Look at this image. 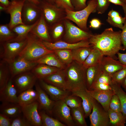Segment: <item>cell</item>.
Masks as SVG:
<instances>
[{
    "mask_svg": "<svg viewBox=\"0 0 126 126\" xmlns=\"http://www.w3.org/2000/svg\"><path fill=\"white\" fill-rule=\"evenodd\" d=\"M121 32L112 28H106L100 34L93 35L88 41L92 48L98 49L104 56L117 60L116 54L120 50H125L122 45Z\"/></svg>",
    "mask_w": 126,
    "mask_h": 126,
    "instance_id": "obj_1",
    "label": "cell"
},
{
    "mask_svg": "<svg viewBox=\"0 0 126 126\" xmlns=\"http://www.w3.org/2000/svg\"><path fill=\"white\" fill-rule=\"evenodd\" d=\"M86 69L82 64L73 61L64 69L67 90L71 93L87 89Z\"/></svg>",
    "mask_w": 126,
    "mask_h": 126,
    "instance_id": "obj_2",
    "label": "cell"
},
{
    "mask_svg": "<svg viewBox=\"0 0 126 126\" xmlns=\"http://www.w3.org/2000/svg\"><path fill=\"white\" fill-rule=\"evenodd\" d=\"M53 52V51L45 46L42 40L30 32L26 44L18 57L35 61L46 54Z\"/></svg>",
    "mask_w": 126,
    "mask_h": 126,
    "instance_id": "obj_3",
    "label": "cell"
},
{
    "mask_svg": "<svg viewBox=\"0 0 126 126\" xmlns=\"http://www.w3.org/2000/svg\"><path fill=\"white\" fill-rule=\"evenodd\" d=\"M97 3V0H90L88 2L87 6L81 10H65L64 19L73 21L82 29L88 32V29L87 26L88 19L91 13L96 10Z\"/></svg>",
    "mask_w": 126,
    "mask_h": 126,
    "instance_id": "obj_4",
    "label": "cell"
},
{
    "mask_svg": "<svg viewBox=\"0 0 126 126\" xmlns=\"http://www.w3.org/2000/svg\"><path fill=\"white\" fill-rule=\"evenodd\" d=\"M40 1L38 6L49 27L64 19V10L46 1Z\"/></svg>",
    "mask_w": 126,
    "mask_h": 126,
    "instance_id": "obj_5",
    "label": "cell"
},
{
    "mask_svg": "<svg viewBox=\"0 0 126 126\" xmlns=\"http://www.w3.org/2000/svg\"><path fill=\"white\" fill-rule=\"evenodd\" d=\"M63 21L65 28L64 41L75 43L82 41L88 40L93 35L76 26L69 20L64 19Z\"/></svg>",
    "mask_w": 126,
    "mask_h": 126,
    "instance_id": "obj_6",
    "label": "cell"
},
{
    "mask_svg": "<svg viewBox=\"0 0 126 126\" xmlns=\"http://www.w3.org/2000/svg\"><path fill=\"white\" fill-rule=\"evenodd\" d=\"M91 97L92 109L89 116L90 126H110L108 112L104 109L97 101Z\"/></svg>",
    "mask_w": 126,
    "mask_h": 126,
    "instance_id": "obj_7",
    "label": "cell"
},
{
    "mask_svg": "<svg viewBox=\"0 0 126 126\" xmlns=\"http://www.w3.org/2000/svg\"><path fill=\"white\" fill-rule=\"evenodd\" d=\"M27 41V38L21 41H8L0 43L4 50L1 59L8 63L15 59L25 46Z\"/></svg>",
    "mask_w": 126,
    "mask_h": 126,
    "instance_id": "obj_8",
    "label": "cell"
},
{
    "mask_svg": "<svg viewBox=\"0 0 126 126\" xmlns=\"http://www.w3.org/2000/svg\"><path fill=\"white\" fill-rule=\"evenodd\" d=\"M52 114H53L59 121L66 126H76L72 116L71 108L63 99L55 101Z\"/></svg>",
    "mask_w": 126,
    "mask_h": 126,
    "instance_id": "obj_9",
    "label": "cell"
},
{
    "mask_svg": "<svg viewBox=\"0 0 126 126\" xmlns=\"http://www.w3.org/2000/svg\"><path fill=\"white\" fill-rule=\"evenodd\" d=\"M18 93L20 94L28 89L32 88L38 79L31 71L23 73L12 78Z\"/></svg>",
    "mask_w": 126,
    "mask_h": 126,
    "instance_id": "obj_10",
    "label": "cell"
},
{
    "mask_svg": "<svg viewBox=\"0 0 126 126\" xmlns=\"http://www.w3.org/2000/svg\"><path fill=\"white\" fill-rule=\"evenodd\" d=\"M7 63L12 78L21 74L31 71L38 64L34 61L18 57Z\"/></svg>",
    "mask_w": 126,
    "mask_h": 126,
    "instance_id": "obj_11",
    "label": "cell"
},
{
    "mask_svg": "<svg viewBox=\"0 0 126 126\" xmlns=\"http://www.w3.org/2000/svg\"><path fill=\"white\" fill-rule=\"evenodd\" d=\"M25 0H15L11 1L10 5L6 8L5 11L10 16V20L8 24L12 29L16 26L24 24L22 18V12Z\"/></svg>",
    "mask_w": 126,
    "mask_h": 126,
    "instance_id": "obj_12",
    "label": "cell"
},
{
    "mask_svg": "<svg viewBox=\"0 0 126 126\" xmlns=\"http://www.w3.org/2000/svg\"><path fill=\"white\" fill-rule=\"evenodd\" d=\"M21 105L23 116L32 126H42L41 117L38 111L39 104L37 101L30 104Z\"/></svg>",
    "mask_w": 126,
    "mask_h": 126,
    "instance_id": "obj_13",
    "label": "cell"
},
{
    "mask_svg": "<svg viewBox=\"0 0 126 126\" xmlns=\"http://www.w3.org/2000/svg\"><path fill=\"white\" fill-rule=\"evenodd\" d=\"M41 13L38 5L25 1L22 12V21L25 24H33L39 18Z\"/></svg>",
    "mask_w": 126,
    "mask_h": 126,
    "instance_id": "obj_14",
    "label": "cell"
},
{
    "mask_svg": "<svg viewBox=\"0 0 126 126\" xmlns=\"http://www.w3.org/2000/svg\"><path fill=\"white\" fill-rule=\"evenodd\" d=\"M45 46L49 49L54 50L58 49L73 50L82 47L91 46L88 40L82 41L75 43H71L64 41L59 40L54 42L43 41Z\"/></svg>",
    "mask_w": 126,
    "mask_h": 126,
    "instance_id": "obj_15",
    "label": "cell"
},
{
    "mask_svg": "<svg viewBox=\"0 0 126 126\" xmlns=\"http://www.w3.org/2000/svg\"><path fill=\"white\" fill-rule=\"evenodd\" d=\"M86 91L91 97L97 101L104 109L108 112L109 109V105L111 98L115 94L112 90L103 91L86 89Z\"/></svg>",
    "mask_w": 126,
    "mask_h": 126,
    "instance_id": "obj_16",
    "label": "cell"
},
{
    "mask_svg": "<svg viewBox=\"0 0 126 126\" xmlns=\"http://www.w3.org/2000/svg\"><path fill=\"white\" fill-rule=\"evenodd\" d=\"M38 80L41 87L49 95L54 101H56L63 99L71 94V92L68 90H63L48 84L42 79Z\"/></svg>",
    "mask_w": 126,
    "mask_h": 126,
    "instance_id": "obj_17",
    "label": "cell"
},
{
    "mask_svg": "<svg viewBox=\"0 0 126 126\" xmlns=\"http://www.w3.org/2000/svg\"><path fill=\"white\" fill-rule=\"evenodd\" d=\"M38 94L37 101L39 104V108H41L47 113L52 114L55 101L50 99L45 91L36 82L35 85Z\"/></svg>",
    "mask_w": 126,
    "mask_h": 126,
    "instance_id": "obj_18",
    "label": "cell"
},
{
    "mask_svg": "<svg viewBox=\"0 0 126 126\" xmlns=\"http://www.w3.org/2000/svg\"><path fill=\"white\" fill-rule=\"evenodd\" d=\"M49 30L48 26L43 14L41 13L40 16L37 24L30 32L42 41L51 42L52 40Z\"/></svg>",
    "mask_w": 126,
    "mask_h": 126,
    "instance_id": "obj_19",
    "label": "cell"
},
{
    "mask_svg": "<svg viewBox=\"0 0 126 126\" xmlns=\"http://www.w3.org/2000/svg\"><path fill=\"white\" fill-rule=\"evenodd\" d=\"M100 66L102 71L112 77L114 74L125 65L110 57L104 56Z\"/></svg>",
    "mask_w": 126,
    "mask_h": 126,
    "instance_id": "obj_20",
    "label": "cell"
},
{
    "mask_svg": "<svg viewBox=\"0 0 126 126\" xmlns=\"http://www.w3.org/2000/svg\"><path fill=\"white\" fill-rule=\"evenodd\" d=\"M17 93L11 77L5 87L0 91V101L2 102L18 103Z\"/></svg>",
    "mask_w": 126,
    "mask_h": 126,
    "instance_id": "obj_21",
    "label": "cell"
},
{
    "mask_svg": "<svg viewBox=\"0 0 126 126\" xmlns=\"http://www.w3.org/2000/svg\"><path fill=\"white\" fill-rule=\"evenodd\" d=\"M41 79L48 84L63 90H67L66 79L64 70H61Z\"/></svg>",
    "mask_w": 126,
    "mask_h": 126,
    "instance_id": "obj_22",
    "label": "cell"
},
{
    "mask_svg": "<svg viewBox=\"0 0 126 126\" xmlns=\"http://www.w3.org/2000/svg\"><path fill=\"white\" fill-rule=\"evenodd\" d=\"M0 113L13 119L22 113L21 105L18 103L2 102L0 106Z\"/></svg>",
    "mask_w": 126,
    "mask_h": 126,
    "instance_id": "obj_23",
    "label": "cell"
},
{
    "mask_svg": "<svg viewBox=\"0 0 126 126\" xmlns=\"http://www.w3.org/2000/svg\"><path fill=\"white\" fill-rule=\"evenodd\" d=\"M62 70L43 64H38L31 71L38 79L44 78Z\"/></svg>",
    "mask_w": 126,
    "mask_h": 126,
    "instance_id": "obj_24",
    "label": "cell"
},
{
    "mask_svg": "<svg viewBox=\"0 0 126 126\" xmlns=\"http://www.w3.org/2000/svg\"><path fill=\"white\" fill-rule=\"evenodd\" d=\"M38 19L32 24H20L14 27L12 30L16 34V36L9 41H20L26 39L29 33L37 24Z\"/></svg>",
    "mask_w": 126,
    "mask_h": 126,
    "instance_id": "obj_25",
    "label": "cell"
},
{
    "mask_svg": "<svg viewBox=\"0 0 126 126\" xmlns=\"http://www.w3.org/2000/svg\"><path fill=\"white\" fill-rule=\"evenodd\" d=\"M38 64H43L64 70L66 66L53 52L46 54L35 61Z\"/></svg>",
    "mask_w": 126,
    "mask_h": 126,
    "instance_id": "obj_26",
    "label": "cell"
},
{
    "mask_svg": "<svg viewBox=\"0 0 126 126\" xmlns=\"http://www.w3.org/2000/svg\"><path fill=\"white\" fill-rule=\"evenodd\" d=\"M72 94L80 97L82 100V106L84 111L85 118L89 116L92 109V105L91 96L86 91H80L72 92Z\"/></svg>",
    "mask_w": 126,
    "mask_h": 126,
    "instance_id": "obj_27",
    "label": "cell"
},
{
    "mask_svg": "<svg viewBox=\"0 0 126 126\" xmlns=\"http://www.w3.org/2000/svg\"><path fill=\"white\" fill-rule=\"evenodd\" d=\"M104 56L97 49L93 48L83 64L85 69L101 63Z\"/></svg>",
    "mask_w": 126,
    "mask_h": 126,
    "instance_id": "obj_28",
    "label": "cell"
},
{
    "mask_svg": "<svg viewBox=\"0 0 126 126\" xmlns=\"http://www.w3.org/2000/svg\"><path fill=\"white\" fill-rule=\"evenodd\" d=\"M101 72L100 64L87 68L86 76L87 89L90 90Z\"/></svg>",
    "mask_w": 126,
    "mask_h": 126,
    "instance_id": "obj_29",
    "label": "cell"
},
{
    "mask_svg": "<svg viewBox=\"0 0 126 126\" xmlns=\"http://www.w3.org/2000/svg\"><path fill=\"white\" fill-rule=\"evenodd\" d=\"M38 94L36 90L32 88L25 90L18 96V103L20 105L31 103L37 101Z\"/></svg>",
    "mask_w": 126,
    "mask_h": 126,
    "instance_id": "obj_30",
    "label": "cell"
},
{
    "mask_svg": "<svg viewBox=\"0 0 126 126\" xmlns=\"http://www.w3.org/2000/svg\"><path fill=\"white\" fill-rule=\"evenodd\" d=\"M126 21L125 18L116 11L112 10L108 14L107 21L112 26L121 29Z\"/></svg>",
    "mask_w": 126,
    "mask_h": 126,
    "instance_id": "obj_31",
    "label": "cell"
},
{
    "mask_svg": "<svg viewBox=\"0 0 126 126\" xmlns=\"http://www.w3.org/2000/svg\"><path fill=\"white\" fill-rule=\"evenodd\" d=\"M11 77L7 63L1 60L0 62V91L5 87Z\"/></svg>",
    "mask_w": 126,
    "mask_h": 126,
    "instance_id": "obj_32",
    "label": "cell"
},
{
    "mask_svg": "<svg viewBox=\"0 0 126 126\" xmlns=\"http://www.w3.org/2000/svg\"><path fill=\"white\" fill-rule=\"evenodd\" d=\"M92 48L82 47L72 50L73 61L81 64H83L90 53Z\"/></svg>",
    "mask_w": 126,
    "mask_h": 126,
    "instance_id": "obj_33",
    "label": "cell"
},
{
    "mask_svg": "<svg viewBox=\"0 0 126 126\" xmlns=\"http://www.w3.org/2000/svg\"><path fill=\"white\" fill-rule=\"evenodd\" d=\"M108 113L110 126H125L126 118L121 112L114 111L109 109Z\"/></svg>",
    "mask_w": 126,
    "mask_h": 126,
    "instance_id": "obj_34",
    "label": "cell"
},
{
    "mask_svg": "<svg viewBox=\"0 0 126 126\" xmlns=\"http://www.w3.org/2000/svg\"><path fill=\"white\" fill-rule=\"evenodd\" d=\"M71 112L73 120L76 126H87L85 120V113L82 106L71 108Z\"/></svg>",
    "mask_w": 126,
    "mask_h": 126,
    "instance_id": "obj_35",
    "label": "cell"
},
{
    "mask_svg": "<svg viewBox=\"0 0 126 126\" xmlns=\"http://www.w3.org/2000/svg\"><path fill=\"white\" fill-rule=\"evenodd\" d=\"M50 29V35L52 40L56 41L61 38L65 31L63 20L49 27Z\"/></svg>",
    "mask_w": 126,
    "mask_h": 126,
    "instance_id": "obj_36",
    "label": "cell"
},
{
    "mask_svg": "<svg viewBox=\"0 0 126 126\" xmlns=\"http://www.w3.org/2000/svg\"><path fill=\"white\" fill-rule=\"evenodd\" d=\"M16 36V34L10 28L8 24L0 25V43L10 41Z\"/></svg>",
    "mask_w": 126,
    "mask_h": 126,
    "instance_id": "obj_37",
    "label": "cell"
},
{
    "mask_svg": "<svg viewBox=\"0 0 126 126\" xmlns=\"http://www.w3.org/2000/svg\"><path fill=\"white\" fill-rule=\"evenodd\" d=\"M111 86L115 94L120 100L122 107V112L126 118V92L119 85L112 84Z\"/></svg>",
    "mask_w": 126,
    "mask_h": 126,
    "instance_id": "obj_38",
    "label": "cell"
},
{
    "mask_svg": "<svg viewBox=\"0 0 126 126\" xmlns=\"http://www.w3.org/2000/svg\"><path fill=\"white\" fill-rule=\"evenodd\" d=\"M53 51L54 53L66 66L73 61L72 50L58 49Z\"/></svg>",
    "mask_w": 126,
    "mask_h": 126,
    "instance_id": "obj_39",
    "label": "cell"
},
{
    "mask_svg": "<svg viewBox=\"0 0 126 126\" xmlns=\"http://www.w3.org/2000/svg\"><path fill=\"white\" fill-rule=\"evenodd\" d=\"M39 112L41 119L42 126H66L58 120L49 116L44 110Z\"/></svg>",
    "mask_w": 126,
    "mask_h": 126,
    "instance_id": "obj_40",
    "label": "cell"
},
{
    "mask_svg": "<svg viewBox=\"0 0 126 126\" xmlns=\"http://www.w3.org/2000/svg\"><path fill=\"white\" fill-rule=\"evenodd\" d=\"M63 100L70 108H77L82 106L81 99L79 97L72 93Z\"/></svg>",
    "mask_w": 126,
    "mask_h": 126,
    "instance_id": "obj_41",
    "label": "cell"
},
{
    "mask_svg": "<svg viewBox=\"0 0 126 126\" xmlns=\"http://www.w3.org/2000/svg\"><path fill=\"white\" fill-rule=\"evenodd\" d=\"M126 77V66L114 74L112 77V84L121 86Z\"/></svg>",
    "mask_w": 126,
    "mask_h": 126,
    "instance_id": "obj_42",
    "label": "cell"
},
{
    "mask_svg": "<svg viewBox=\"0 0 126 126\" xmlns=\"http://www.w3.org/2000/svg\"><path fill=\"white\" fill-rule=\"evenodd\" d=\"M109 109L114 111L122 112L120 100L118 96L115 94L111 98L109 105Z\"/></svg>",
    "mask_w": 126,
    "mask_h": 126,
    "instance_id": "obj_43",
    "label": "cell"
},
{
    "mask_svg": "<svg viewBox=\"0 0 126 126\" xmlns=\"http://www.w3.org/2000/svg\"><path fill=\"white\" fill-rule=\"evenodd\" d=\"M32 125L24 117L21 115L12 119L10 126H31Z\"/></svg>",
    "mask_w": 126,
    "mask_h": 126,
    "instance_id": "obj_44",
    "label": "cell"
},
{
    "mask_svg": "<svg viewBox=\"0 0 126 126\" xmlns=\"http://www.w3.org/2000/svg\"><path fill=\"white\" fill-rule=\"evenodd\" d=\"M54 2L57 6L65 10H74L71 0H54Z\"/></svg>",
    "mask_w": 126,
    "mask_h": 126,
    "instance_id": "obj_45",
    "label": "cell"
},
{
    "mask_svg": "<svg viewBox=\"0 0 126 126\" xmlns=\"http://www.w3.org/2000/svg\"><path fill=\"white\" fill-rule=\"evenodd\" d=\"M96 10L98 14L104 13L108 8L110 2L108 0H97Z\"/></svg>",
    "mask_w": 126,
    "mask_h": 126,
    "instance_id": "obj_46",
    "label": "cell"
},
{
    "mask_svg": "<svg viewBox=\"0 0 126 126\" xmlns=\"http://www.w3.org/2000/svg\"><path fill=\"white\" fill-rule=\"evenodd\" d=\"M95 82L110 85L112 84L111 77L102 71Z\"/></svg>",
    "mask_w": 126,
    "mask_h": 126,
    "instance_id": "obj_47",
    "label": "cell"
},
{
    "mask_svg": "<svg viewBox=\"0 0 126 126\" xmlns=\"http://www.w3.org/2000/svg\"><path fill=\"white\" fill-rule=\"evenodd\" d=\"M97 90L103 91L112 90L111 85L97 82H95L92 85L90 90Z\"/></svg>",
    "mask_w": 126,
    "mask_h": 126,
    "instance_id": "obj_48",
    "label": "cell"
},
{
    "mask_svg": "<svg viewBox=\"0 0 126 126\" xmlns=\"http://www.w3.org/2000/svg\"><path fill=\"white\" fill-rule=\"evenodd\" d=\"M75 11L81 10L87 6V0H71Z\"/></svg>",
    "mask_w": 126,
    "mask_h": 126,
    "instance_id": "obj_49",
    "label": "cell"
},
{
    "mask_svg": "<svg viewBox=\"0 0 126 126\" xmlns=\"http://www.w3.org/2000/svg\"><path fill=\"white\" fill-rule=\"evenodd\" d=\"M12 119L6 115L0 113V126H10Z\"/></svg>",
    "mask_w": 126,
    "mask_h": 126,
    "instance_id": "obj_50",
    "label": "cell"
},
{
    "mask_svg": "<svg viewBox=\"0 0 126 126\" xmlns=\"http://www.w3.org/2000/svg\"><path fill=\"white\" fill-rule=\"evenodd\" d=\"M121 39L122 44L125 50H126V20L122 29Z\"/></svg>",
    "mask_w": 126,
    "mask_h": 126,
    "instance_id": "obj_51",
    "label": "cell"
},
{
    "mask_svg": "<svg viewBox=\"0 0 126 126\" xmlns=\"http://www.w3.org/2000/svg\"><path fill=\"white\" fill-rule=\"evenodd\" d=\"M102 24L99 20L97 18H94L90 21L89 27L93 28L98 29L100 27Z\"/></svg>",
    "mask_w": 126,
    "mask_h": 126,
    "instance_id": "obj_52",
    "label": "cell"
},
{
    "mask_svg": "<svg viewBox=\"0 0 126 126\" xmlns=\"http://www.w3.org/2000/svg\"><path fill=\"white\" fill-rule=\"evenodd\" d=\"M118 59L119 61L122 64L126 66V52L124 53L118 52Z\"/></svg>",
    "mask_w": 126,
    "mask_h": 126,
    "instance_id": "obj_53",
    "label": "cell"
},
{
    "mask_svg": "<svg viewBox=\"0 0 126 126\" xmlns=\"http://www.w3.org/2000/svg\"><path fill=\"white\" fill-rule=\"evenodd\" d=\"M110 3L122 6L125 2L124 0H108Z\"/></svg>",
    "mask_w": 126,
    "mask_h": 126,
    "instance_id": "obj_54",
    "label": "cell"
},
{
    "mask_svg": "<svg viewBox=\"0 0 126 126\" xmlns=\"http://www.w3.org/2000/svg\"><path fill=\"white\" fill-rule=\"evenodd\" d=\"M11 3L8 0H0V5L6 8L10 5Z\"/></svg>",
    "mask_w": 126,
    "mask_h": 126,
    "instance_id": "obj_55",
    "label": "cell"
},
{
    "mask_svg": "<svg viewBox=\"0 0 126 126\" xmlns=\"http://www.w3.org/2000/svg\"><path fill=\"white\" fill-rule=\"evenodd\" d=\"M25 0L31 3L37 5H38L40 3V1L39 0Z\"/></svg>",
    "mask_w": 126,
    "mask_h": 126,
    "instance_id": "obj_56",
    "label": "cell"
},
{
    "mask_svg": "<svg viewBox=\"0 0 126 126\" xmlns=\"http://www.w3.org/2000/svg\"><path fill=\"white\" fill-rule=\"evenodd\" d=\"M121 86L126 91V77L122 85Z\"/></svg>",
    "mask_w": 126,
    "mask_h": 126,
    "instance_id": "obj_57",
    "label": "cell"
},
{
    "mask_svg": "<svg viewBox=\"0 0 126 126\" xmlns=\"http://www.w3.org/2000/svg\"><path fill=\"white\" fill-rule=\"evenodd\" d=\"M122 7L124 14V17L126 20V3H125Z\"/></svg>",
    "mask_w": 126,
    "mask_h": 126,
    "instance_id": "obj_58",
    "label": "cell"
},
{
    "mask_svg": "<svg viewBox=\"0 0 126 126\" xmlns=\"http://www.w3.org/2000/svg\"><path fill=\"white\" fill-rule=\"evenodd\" d=\"M6 8L0 5V11H5L6 10Z\"/></svg>",
    "mask_w": 126,
    "mask_h": 126,
    "instance_id": "obj_59",
    "label": "cell"
},
{
    "mask_svg": "<svg viewBox=\"0 0 126 126\" xmlns=\"http://www.w3.org/2000/svg\"><path fill=\"white\" fill-rule=\"evenodd\" d=\"M46 1L48 2L53 3H52L54 2V0H46Z\"/></svg>",
    "mask_w": 126,
    "mask_h": 126,
    "instance_id": "obj_60",
    "label": "cell"
},
{
    "mask_svg": "<svg viewBox=\"0 0 126 126\" xmlns=\"http://www.w3.org/2000/svg\"><path fill=\"white\" fill-rule=\"evenodd\" d=\"M125 3H126V0H124Z\"/></svg>",
    "mask_w": 126,
    "mask_h": 126,
    "instance_id": "obj_61",
    "label": "cell"
},
{
    "mask_svg": "<svg viewBox=\"0 0 126 126\" xmlns=\"http://www.w3.org/2000/svg\"><path fill=\"white\" fill-rule=\"evenodd\" d=\"M14 0H11V1H14Z\"/></svg>",
    "mask_w": 126,
    "mask_h": 126,
    "instance_id": "obj_62",
    "label": "cell"
}]
</instances>
